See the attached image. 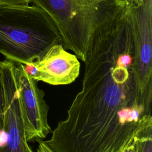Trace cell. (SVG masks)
<instances>
[{
  "mask_svg": "<svg viewBox=\"0 0 152 152\" xmlns=\"http://www.w3.org/2000/svg\"><path fill=\"white\" fill-rule=\"evenodd\" d=\"M31 0H0V5H28Z\"/></svg>",
  "mask_w": 152,
  "mask_h": 152,
  "instance_id": "30bf717a",
  "label": "cell"
},
{
  "mask_svg": "<svg viewBox=\"0 0 152 152\" xmlns=\"http://www.w3.org/2000/svg\"><path fill=\"white\" fill-rule=\"evenodd\" d=\"M123 152H135V141L134 137L133 140L130 141L124 148Z\"/></svg>",
  "mask_w": 152,
  "mask_h": 152,
  "instance_id": "7c38bea8",
  "label": "cell"
},
{
  "mask_svg": "<svg viewBox=\"0 0 152 152\" xmlns=\"http://www.w3.org/2000/svg\"><path fill=\"white\" fill-rule=\"evenodd\" d=\"M135 152H152V116L144 115L134 136Z\"/></svg>",
  "mask_w": 152,
  "mask_h": 152,
  "instance_id": "ba28073f",
  "label": "cell"
},
{
  "mask_svg": "<svg viewBox=\"0 0 152 152\" xmlns=\"http://www.w3.org/2000/svg\"><path fill=\"white\" fill-rule=\"evenodd\" d=\"M38 142V147L36 149V152H52L50 149L48 147V146L45 143L44 141L42 140L37 141ZM124 149L119 152H123Z\"/></svg>",
  "mask_w": 152,
  "mask_h": 152,
  "instance_id": "8fae6325",
  "label": "cell"
},
{
  "mask_svg": "<svg viewBox=\"0 0 152 152\" xmlns=\"http://www.w3.org/2000/svg\"><path fill=\"white\" fill-rule=\"evenodd\" d=\"M126 4H140L142 3L145 0H121Z\"/></svg>",
  "mask_w": 152,
  "mask_h": 152,
  "instance_id": "4fadbf2b",
  "label": "cell"
},
{
  "mask_svg": "<svg viewBox=\"0 0 152 152\" xmlns=\"http://www.w3.org/2000/svg\"><path fill=\"white\" fill-rule=\"evenodd\" d=\"M5 91L2 78V72L1 69V64L0 61V132L3 131L4 116L5 110Z\"/></svg>",
  "mask_w": 152,
  "mask_h": 152,
  "instance_id": "9c48e42d",
  "label": "cell"
},
{
  "mask_svg": "<svg viewBox=\"0 0 152 152\" xmlns=\"http://www.w3.org/2000/svg\"><path fill=\"white\" fill-rule=\"evenodd\" d=\"M26 73L36 81L59 86L73 83L80 74L77 57L62 44L52 46L39 60L23 64Z\"/></svg>",
  "mask_w": 152,
  "mask_h": 152,
  "instance_id": "8992f818",
  "label": "cell"
},
{
  "mask_svg": "<svg viewBox=\"0 0 152 152\" xmlns=\"http://www.w3.org/2000/svg\"><path fill=\"white\" fill-rule=\"evenodd\" d=\"M57 27L66 50L84 62L97 31L117 17L126 3L121 0H31Z\"/></svg>",
  "mask_w": 152,
  "mask_h": 152,
  "instance_id": "7a4b0ae2",
  "label": "cell"
},
{
  "mask_svg": "<svg viewBox=\"0 0 152 152\" xmlns=\"http://www.w3.org/2000/svg\"><path fill=\"white\" fill-rule=\"evenodd\" d=\"M1 64L5 100L3 129L7 142L0 152H25L27 141L15 79L14 62L6 59Z\"/></svg>",
  "mask_w": 152,
  "mask_h": 152,
  "instance_id": "52a82bcc",
  "label": "cell"
},
{
  "mask_svg": "<svg viewBox=\"0 0 152 152\" xmlns=\"http://www.w3.org/2000/svg\"><path fill=\"white\" fill-rule=\"evenodd\" d=\"M14 75L27 142L45 138L51 132L48 121L49 106L37 81L24 70L23 64L14 62Z\"/></svg>",
  "mask_w": 152,
  "mask_h": 152,
  "instance_id": "5b68a950",
  "label": "cell"
},
{
  "mask_svg": "<svg viewBox=\"0 0 152 152\" xmlns=\"http://www.w3.org/2000/svg\"><path fill=\"white\" fill-rule=\"evenodd\" d=\"M25 152H33L30 147L28 145L27 142L25 144Z\"/></svg>",
  "mask_w": 152,
  "mask_h": 152,
  "instance_id": "5bb4252c",
  "label": "cell"
},
{
  "mask_svg": "<svg viewBox=\"0 0 152 152\" xmlns=\"http://www.w3.org/2000/svg\"><path fill=\"white\" fill-rule=\"evenodd\" d=\"M125 10L134 39L131 71L135 100L146 114H151L152 0H145L140 4H127Z\"/></svg>",
  "mask_w": 152,
  "mask_h": 152,
  "instance_id": "277c9868",
  "label": "cell"
},
{
  "mask_svg": "<svg viewBox=\"0 0 152 152\" xmlns=\"http://www.w3.org/2000/svg\"><path fill=\"white\" fill-rule=\"evenodd\" d=\"M62 39L49 15L37 6L0 5V53L25 64L40 59Z\"/></svg>",
  "mask_w": 152,
  "mask_h": 152,
  "instance_id": "3957f363",
  "label": "cell"
},
{
  "mask_svg": "<svg viewBox=\"0 0 152 152\" xmlns=\"http://www.w3.org/2000/svg\"><path fill=\"white\" fill-rule=\"evenodd\" d=\"M132 49L131 26L123 14L94 37L84 62L81 90L66 119L44 141L52 152H119L133 140L140 120L134 122L131 113L141 107L131 68L118 62L122 53Z\"/></svg>",
  "mask_w": 152,
  "mask_h": 152,
  "instance_id": "6da1fadb",
  "label": "cell"
}]
</instances>
